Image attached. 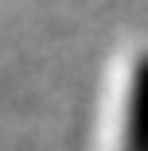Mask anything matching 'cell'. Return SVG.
Returning <instances> with one entry per match:
<instances>
[{
    "instance_id": "obj_1",
    "label": "cell",
    "mask_w": 148,
    "mask_h": 151,
    "mask_svg": "<svg viewBox=\"0 0 148 151\" xmlns=\"http://www.w3.org/2000/svg\"><path fill=\"white\" fill-rule=\"evenodd\" d=\"M125 151H148V58H140L129 85V112H125Z\"/></svg>"
}]
</instances>
